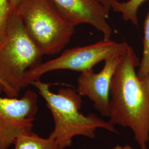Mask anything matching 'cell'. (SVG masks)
<instances>
[{"instance_id":"cell-1","label":"cell","mask_w":149,"mask_h":149,"mask_svg":"<svg viewBox=\"0 0 149 149\" xmlns=\"http://www.w3.org/2000/svg\"><path fill=\"white\" fill-rule=\"evenodd\" d=\"M140 61L129 45L112 78L109 122L129 128L141 149L149 141V77L140 79L135 68Z\"/></svg>"},{"instance_id":"cell-7","label":"cell","mask_w":149,"mask_h":149,"mask_svg":"<svg viewBox=\"0 0 149 149\" xmlns=\"http://www.w3.org/2000/svg\"><path fill=\"white\" fill-rule=\"evenodd\" d=\"M59 13L76 27L89 24L101 32L103 39H111L112 29L107 22L110 9L99 0H50Z\"/></svg>"},{"instance_id":"cell-13","label":"cell","mask_w":149,"mask_h":149,"mask_svg":"<svg viewBox=\"0 0 149 149\" xmlns=\"http://www.w3.org/2000/svg\"><path fill=\"white\" fill-rule=\"evenodd\" d=\"M23 0H9L10 8L12 10H16L17 7Z\"/></svg>"},{"instance_id":"cell-15","label":"cell","mask_w":149,"mask_h":149,"mask_svg":"<svg viewBox=\"0 0 149 149\" xmlns=\"http://www.w3.org/2000/svg\"><path fill=\"white\" fill-rule=\"evenodd\" d=\"M99 1H100V2L105 7H106L107 8L111 10L110 6H109V3H110L111 0H99Z\"/></svg>"},{"instance_id":"cell-5","label":"cell","mask_w":149,"mask_h":149,"mask_svg":"<svg viewBox=\"0 0 149 149\" xmlns=\"http://www.w3.org/2000/svg\"><path fill=\"white\" fill-rule=\"evenodd\" d=\"M128 43H117L111 39H103L88 45L65 50L55 59L40 63L27 71L26 81L28 85L40 80L43 74L58 70H70L84 72L93 70L96 64L113 56L125 53Z\"/></svg>"},{"instance_id":"cell-8","label":"cell","mask_w":149,"mask_h":149,"mask_svg":"<svg viewBox=\"0 0 149 149\" xmlns=\"http://www.w3.org/2000/svg\"><path fill=\"white\" fill-rule=\"evenodd\" d=\"M122 56H113L107 59L100 72L95 73L93 70L81 72L77 79V92L81 96L87 97L103 117L109 116L112 78Z\"/></svg>"},{"instance_id":"cell-16","label":"cell","mask_w":149,"mask_h":149,"mask_svg":"<svg viewBox=\"0 0 149 149\" xmlns=\"http://www.w3.org/2000/svg\"><path fill=\"white\" fill-rule=\"evenodd\" d=\"M148 77H149V76H148Z\"/></svg>"},{"instance_id":"cell-2","label":"cell","mask_w":149,"mask_h":149,"mask_svg":"<svg viewBox=\"0 0 149 149\" xmlns=\"http://www.w3.org/2000/svg\"><path fill=\"white\" fill-rule=\"evenodd\" d=\"M35 86L47 103L54 122V128L49 137L53 139L61 149L69 147L76 136L95 139L97 129L117 133L114 125L91 113L85 116L80 112L81 96L70 87L61 88L57 93L50 90L49 84L37 80L31 84Z\"/></svg>"},{"instance_id":"cell-12","label":"cell","mask_w":149,"mask_h":149,"mask_svg":"<svg viewBox=\"0 0 149 149\" xmlns=\"http://www.w3.org/2000/svg\"><path fill=\"white\" fill-rule=\"evenodd\" d=\"M10 11L9 0H0V48L6 41L7 22Z\"/></svg>"},{"instance_id":"cell-14","label":"cell","mask_w":149,"mask_h":149,"mask_svg":"<svg viewBox=\"0 0 149 149\" xmlns=\"http://www.w3.org/2000/svg\"><path fill=\"white\" fill-rule=\"evenodd\" d=\"M111 149H143L140 148V149H134L132 146L129 145H117L114 147H113Z\"/></svg>"},{"instance_id":"cell-6","label":"cell","mask_w":149,"mask_h":149,"mask_svg":"<svg viewBox=\"0 0 149 149\" xmlns=\"http://www.w3.org/2000/svg\"><path fill=\"white\" fill-rule=\"evenodd\" d=\"M38 111V96L33 91L20 98L0 96V149H10L20 135L33 132Z\"/></svg>"},{"instance_id":"cell-10","label":"cell","mask_w":149,"mask_h":149,"mask_svg":"<svg viewBox=\"0 0 149 149\" xmlns=\"http://www.w3.org/2000/svg\"><path fill=\"white\" fill-rule=\"evenodd\" d=\"M147 0H128L119 2L118 0H111L110 8L114 12L120 13L126 21H130L134 25H138V11L139 8Z\"/></svg>"},{"instance_id":"cell-9","label":"cell","mask_w":149,"mask_h":149,"mask_svg":"<svg viewBox=\"0 0 149 149\" xmlns=\"http://www.w3.org/2000/svg\"><path fill=\"white\" fill-rule=\"evenodd\" d=\"M13 146V149H61L53 139L40 137L33 132L20 135Z\"/></svg>"},{"instance_id":"cell-4","label":"cell","mask_w":149,"mask_h":149,"mask_svg":"<svg viewBox=\"0 0 149 149\" xmlns=\"http://www.w3.org/2000/svg\"><path fill=\"white\" fill-rule=\"evenodd\" d=\"M15 11L44 55L59 53L74 33L75 27L59 13L50 0H23Z\"/></svg>"},{"instance_id":"cell-11","label":"cell","mask_w":149,"mask_h":149,"mask_svg":"<svg viewBox=\"0 0 149 149\" xmlns=\"http://www.w3.org/2000/svg\"><path fill=\"white\" fill-rule=\"evenodd\" d=\"M144 33L143 55L137 72L140 79L146 78L149 75V11L144 21Z\"/></svg>"},{"instance_id":"cell-3","label":"cell","mask_w":149,"mask_h":149,"mask_svg":"<svg viewBox=\"0 0 149 149\" xmlns=\"http://www.w3.org/2000/svg\"><path fill=\"white\" fill-rule=\"evenodd\" d=\"M44 54L28 34L21 18L11 10L6 27V41L0 48V94L17 97L28 84L27 71L42 63Z\"/></svg>"}]
</instances>
